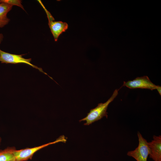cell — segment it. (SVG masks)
Instances as JSON below:
<instances>
[{
	"label": "cell",
	"instance_id": "cell-8",
	"mask_svg": "<svg viewBox=\"0 0 161 161\" xmlns=\"http://www.w3.org/2000/svg\"><path fill=\"white\" fill-rule=\"evenodd\" d=\"M13 5L5 3H0V28L8 24L10 19L7 17L8 13L10 11Z\"/></svg>",
	"mask_w": 161,
	"mask_h": 161
},
{
	"label": "cell",
	"instance_id": "cell-12",
	"mask_svg": "<svg viewBox=\"0 0 161 161\" xmlns=\"http://www.w3.org/2000/svg\"><path fill=\"white\" fill-rule=\"evenodd\" d=\"M3 38L4 36L3 35L2 33H0V44L3 41Z\"/></svg>",
	"mask_w": 161,
	"mask_h": 161
},
{
	"label": "cell",
	"instance_id": "cell-10",
	"mask_svg": "<svg viewBox=\"0 0 161 161\" xmlns=\"http://www.w3.org/2000/svg\"><path fill=\"white\" fill-rule=\"evenodd\" d=\"M2 2L6 3L13 6L16 5L21 7L25 10L24 7L21 4V1L20 0H1Z\"/></svg>",
	"mask_w": 161,
	"mask_h": 161
},
{
	"label": "cell",
	"instance_id": "cell-5",
	"mask_svg": "<svg viewBox=\"0 0 161 161\" xmlns=\"http://www.w3.org/2000/svg\"><path fill=\"white\" fill-rule=\"evenodd\" d=\"M45 11L48 20V25L55 41H56L59 36L62 33L65 32L68 28V24L61 21H55L50 13L46 9L40 0H38Z\"/></svg>",
	"mask_w": 161,
	"mask_h": 161
},
{
	"label": "cell",
	"instance_id": "cell-3",
	"mask_svg": "<svg viewBox=\"0 0 161 161\" xmlns=\"http://www.w3.org/2000/svg\"><path fill=\"white\" fill-rule=\"evenodd\" d=\"M25 54L16 55L6 52L0 49V62L1 63L13 64H25L29 65L33 68L38 69L39 71L47 75L50 78H52L46 72L42 69L32 64L31 58H25L22 57Z\"/></svg>",
	"mask_w": 161,
	"mask_h": 161
},
{
	"label": "cell",
	"instance_id": "cell-13",
	"mask_svg": "<svg viewBox=\"0 0 161 161\" xmlns=\"http://www.w3.org/2000/svg\"><path fill=\"white\" fill-rule=\"evenodd\" d=\"M1 138L0 137V145L1 143Z\"/></svg>",
	"mask_w": 161,
	"mask_h": 161
},
{
	"label": "cell",
	"instance_id": "cell-11",
	"mask_svg": "<svg viewBox=\"0 0 161 161\" xmlns=\"http://www.w3.org/2000/svg\"><path fill=\"white\" fill-rule=\"evenodd\" d=\"M156 89H157L159 93L161 95V86L157 85Z\"/></svg>",
	"mask_w": 161,
	"mask_h": 161
},
{
	"label": "cell",
	"instance_id": "cell-1",
	"mask_svg": "<svg viewBox=\"0 0 161 161\" xmlns=\"http://www.w3.org/2000/svg\"><path fill=\"white\" fill-rule=\"evenodd\" d=\"M120 89H115L110 97L106 102L100 103L95 108L91 109L87 115L84 118L79 120L80 122L86 121L85 125H89L98 120L103 117H108L107 110L109 104L112 102L118 94Z\"/></svg>",
	"mask_w": 161,
	"mask_h": 161
},
{
	"label": "cell",
	"instance_id": "cell-14",
	"mask_svg": "<svg viewBox=\"0 0 161 161\" xmlns=\"http://www.w3.org/2000/svg\"><path fill=\"white\" fill-rule=\"evenodd\" d=\"M1 0H0V3H1Z\"/></svg>",
	"mask_w": 161,
	"mask_h": 161
},
{
	"label": "cell",
	"instance_id": "cell-4",
	"mask_svg": "<svg viewBox=\"0 0 161 161\" xmlns=\"http://www.w3.org/2000/svg\"><path fill=\"white\" fill-rule=\"evenodd\" d=\"M139 144L134 150L129 151L127 155L134 158L137 161H147L150 153L148 142L140 132H138Z\"/></svg>",
	"mask_w": 161,
	"mask_h": 161
},
{
	"label": "cell",
	"instance_id": "cell-2",
	"mask_svg": "<svg viewBox=\"0 0 161 161\" xmlns=\"http://www.w3.org/2000/svg\"><path fill=\"white\" fill-rule=\"evenodd\" d=\"M64 135H62L53 142L32 148H26L19 150L15 149L13 153L16 161H27L29 159L31 160L34 154L39 150L49 145L58 142L65 143L67 141Z\"/></svg>",
	"mask_w": 161,
	"mask_h": 161
},
{
	"label": "cell",
	"instance_id": "cell-9",
	"mask_svg": "<svg viewBox=\"0 0 161 161\" xmlns=\"http://www.w3.org/2000/svg\"><path fill=\"white\" fill-rule=\"evenodd\" d=\"M16 148L14 147H8L0 150V161H16L13 153Z\"/></svg>",
	"mask_w": 161,
	"mask_h": 161
},
{
	"label": "cell",
	"instance_id": "cell-7",
	"mask_svg": "<svg viewBox=\"0 0 161 161\" xmlns=\"http://www.w3.org/2000/svg\"><path fill=\"white\" fill-rule=\"evenodd\" d=\"M153 140L148 143L150 150L149 157L154 161H161V136L154 135Z\"/></svg>",
	"mask_w": 161,
	"mask_h": 161
},
{
	"label": "cell",
	"instance_id": "cell-15",
	"mask_svg": "<svg viewBox=\"0 0 161 161\" xmlns=\"http://www.w3.org/2000/svg\"></svg>",
	"mask_w": 161,
	"mask_h": 161
},
{
	"label": "cell",
	"instance_id": "cell-6",
	"mask_svg": "<svg viewBox=\"0 0 161 161\" xmlns=\"http://www.w3.org/2000/svg\"><path fill=\"white\" fill-rule=\"evenodd\" d=\"M131 89H145L151 90L156 89L157 86L153 83L147 76L137 77L132 80L124 81L122 86Z\"/></svg>",
	"mask_w": 161,
	"mask_h": 161
}]
</instances>
